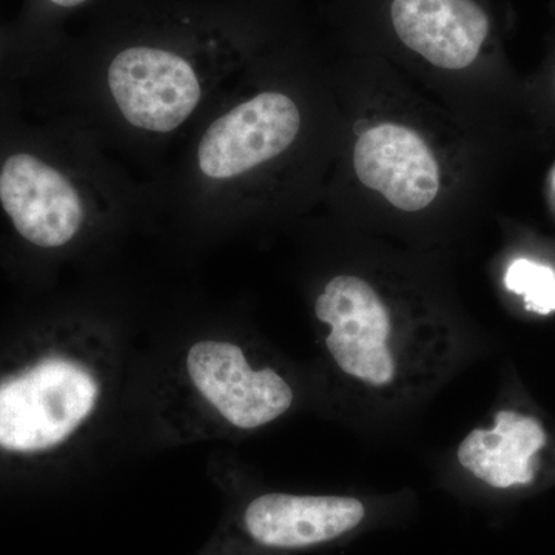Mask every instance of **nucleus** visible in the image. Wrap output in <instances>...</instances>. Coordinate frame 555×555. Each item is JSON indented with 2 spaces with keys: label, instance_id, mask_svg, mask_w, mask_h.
<instances>
[{
  "label": "nucleus",
  "instance_id": "f257e3e1",
  "mask_svg": "<svg viewBox=\"0 0 555 555\" xmlns=\"http://www.w3.org/2000/svg\"><path fill=\"white\" fill-rule=\"evenodd\" d=\"M155 24L43 68L22 91L24 108L67 119L155 178L228 90L243 49L210 14H167Z\"/></svg>",
  "mask_w": 555,
  "mask_h": 555
},
{
  "label": "nucleus",
  "instance_id": "f03ea898",
  "mask_svg": "<svg viewBox=\"0 0 555 555\" xmlns=\"http://www.w3.org/2000/svg\"><path fill=\"white\" fill-rule=\"evenodd\" d=\"M0 210L25 246L62 254L156 221L155 189L62 118L0 108Z\"/></svg>",
  "mask_w": 555,
  "mask_h": 555
},
{
  "label": "nucleus",
  "instance_id": "7ed1b4c3",
  "mask_svg": "<svg viewBox=\"0 0 555 555\" xmlns=\"http://www.w3.org/2000/svg\"><path fill=\"white\" fill-rule=\"evenodd\" d=\"M254 86L241 90L230 83L182 139L175 158L150 179L156 221L210 236L262 210L266 181L273 182L299 152L306 113L287 82Z\"/></svg>",
  "mask_w": 555,
  "mask_h": 555
},
{
  "label": "nucleus",
  "instance_id": "20e7f679",
  "mask_svg": "<svg viewBox=\"0 0 555 555\" xmlns=\"http://www.w3.org/2000/svg\"><path fill=\"white\" fill-rule=\"evenodd\" d=\"M98 385L86 369L50 358L0 383V448L43 451L62 443L93 411Z\"/></svg>",
  "mask_w": 555,
  "mask_h": 555
},
{
  "label": "nucleus",
  "instance_id": "39448f33",
  "mask_svg": "<svg viewBox=\"0 0 555 555\" xmlns=\"http://www.w3.org/2000/svg\"><path fill=\"white\" fill-rule=\"evenodd\" d=\"M318 320L331 326L326 345L345 374L367 385H389L397 363L386 346L392 321L375 288L363 278H332L315 301Z\"/></svg>",
  "mask_w": 555,
  "mask_h": 555
},
{
  "label": "nucleus",
  "instance_id": "423d86ee",
  "mask_svg": "<svg viewBox=\"0 0 555 555\" xmlns=\"http://www.w3.org/2000/svg\"><path fill=\"white\" fill-rule=\"evenodd\" d=\"M188 371L196 389L240 429H257L294 403V392L272 369L254 371L238 346L199 341L189 350Z\"/></svg>",
  "mask_w": 555,
  "mask_h": 555
},
{
  "label": "nucleus",
  "instance_id": "0eeeda50",
  "mask_svg": "<svg viewBox=\"0 0 555 555\" xmlns=\"http://www.w3.org/2000/svg\"><path fill=\"white\" fill-rule=\"evenodd\" d=\"M353 167L367 189L400 210H423L440 192V169L429 145L398 124L364 131L353 150Z\"/></svg>",
  "mask_w": 555,
  "mask_h": 555
},
{
  "label": "nucleus",
  "instance_id": "6e6552de",
  "mask_svg": "<svg viewBox=\"0 0 555 555\" xmlns=\"http://www.w3.org/2000/svg\"><path fill=\"white\" fill-rule=\"evenodd\" d=\"M390 22L409 50L449 72L473 65L491 33L476 0H392Z\"/></svg>",
  "mask_w": 555,
  "mask_h": 555
},
{
  "label": "nucleus",
  "instance_id": "1a4fd4ad",
  "mask_svg": "<svg viewBox=\"0 0 555 555\" xmlns=\"http://www.w3.org/2000/svg\"><path fill=\"white\" fill-rule=\"evenodd\" d=\"M364 516L363 503L349 496L266 494L247 506L244 525L259 545L295 550L338 539Z\"/></svg>",
  "mask_w": 555,
  "mask_h": 555
},
{
  "label": "nucleus",
  "instance_id": "9d476101",
  "mask_svg": "<svg viewBox=\"0 0 555 555\" xmlns=\"http://www.w3.org/2000/svg\"><path fill=\"white\" fill-rule=\"evenodd\" d=\"M547 444L550 434L537 416L499 411L495 426L473 430L460 444L456 459L486 485L511 489L534 483Z\"/></svg>",
  "mask_w": 555,
  "mask_h": 555
},
{
  "label": "nucleus",
  "instance_id": "9b49d317",
  "mask_svg": "<svg viewBox=\"0 0 555 555\" xmlns=\"http://www.w3.org/2000/svg\"><path fill=\"white\" fill-rule=\"evenodd\" d=\"M507 291L521 295L526 309L539 315L555 312V272L531 259H516L505 276Z\"/></svg>",
  "mask_w": 555,
  "mask_h": 555
},
{
  "label": "nucleus",
  "instance_id": "f8f14e48",
  "mask_svg": "<svg viewBox=\"0 0 555 555\" xmlns=\"http://www.w3.org/2000/svg\"><path fill=\"white\" fill-rule=\"evenodd\" d=\"M90 0H35V11L31 13L30 31L27 33V39L13 51L14 72H16L17 82L21 86L22 69L27 62L28 54L38 39L40 28H46L50 24L51 17L61 16V14L75 11L89 3Z\"/></svg>",
  "mask_w": 555,
  "mask_h": 555
},
{
  "label": "nucleus",
  "instance_id": "ddd939ff",
  "mask_svg": "<svg viewBox=\"0 0 555 555\" xmlns=\"http://www.w3.org/2000/svg\"><path fill=\"white\" fill-rule=\"evenodd\" d=\"M10 105H22V93L16 73H14L9 43H3L0 39V107H10Z\"/></svg>",
  "mask_w": 555,
  "mask_h": 555
}]
</instances>
